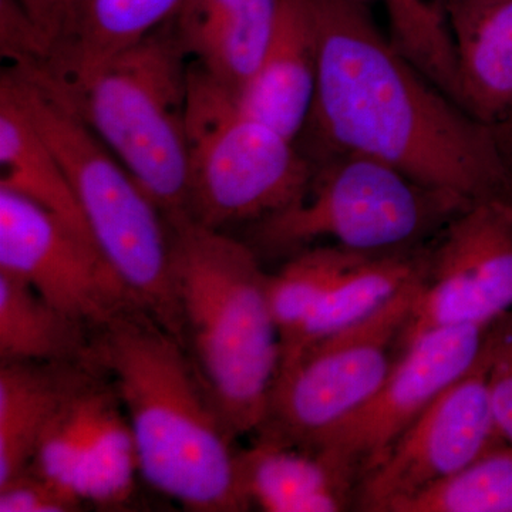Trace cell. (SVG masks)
<instances>
[{
    "instance_id": "obj_29",
    "label": "cell",
    "mask_w": 512,
    "mask_h": 512,
    "mask_svg": "<svg viewBox=\"0 0 512 512\" xmlns=\"http://www.w3.org/2000/svg\"><path fill=\"white\" fill-rule=\"evenodd\" d=\"M495 133H497L498 141L503 147L505 156L508 157L512 165V110L505 117L503 123L495 127Z\"/></svg>"
},
{
    "instance_id": "obj_8",
    "label": "cell",
    "mask_w": 512,
    "mask_h": 512,
    "mask_svg": "<svg viewBox=\"0 0 512 512\" xmlns=\"http://www.w3.org/2000/svg\"><path fill=\"white\" fill-rule=\"evenodd\" d=\"M420 276L379 311L279 367L259 440L308 450L373 396L394 365L392 350L399 348Z\"/></svg>"
},
{
    "instance_id": "obj_22",
    "label": "cell",
    "mask_w": 512,
    "mask_h": 512,
    "mask_svg": "<svg viewBox=\"0 0 512 512\" xmlns=\"http://www.w3.org/2000/svg\"><path fill=\"white\" fill-rule=\"evenodd\" d=\"M0 360L96 363L93 332L0 271Z\"/></svg>"
},
{
    "instance_id": "obj_13",
    "label": "cell",
    "mask_w": 512,
    "mask_h": 512,
    "mask_svg": "<svg viewBox=\"0 0 512 512\" xmlns=\"http://www.w3.org/2000/svg\"><path fill=\"white\" fill-rule=\"evenodd\" d=\"M488 328L434 329L407 343L373 396L308 450L339 458L363 476L443 390L476 366Z\"/></svg>"
},
{
    "instance_id": "obj_7",
    "label": "cell",
    "mask_w": 512,
    "mask_h": 512,
    "mask_svg": "<svg viewBox=\"0 0 512 512\" xmlns=\"http://www.w3.org/2000/svg\"><path fill=\"white\" fill-rule=\"evenodd\" d=\"M467 205L375 158L336 154L315 164L301 200L252 224V234L275 254L320 239L356 254H393L441 231Z\"/></svg>"
},
{
    "instance_id": "obj_19",
    "label": "cell",
    "mask_w": 512,
    "mask_h": 512,
    "mask_svg": "<svg viewBox=\"0 0 512 512\" xmlns=\"http://www.w3.org/2000/svg\"><path fill=\"white\" fill-rule=\"evenodd\" d=\"M0 187L25 195L94 241L59 158L3 73L0 76Z\"/></svg>"
},
{
    "instance_id": "obj_5",
    "label": "cell",
    "mask_w": 512,
    "mask_h": 512,
    "mask_svg": "<svg viewBox=\"0 0 512 512\" xmlns=\"http://www.w3.org/2000/svg\"><path fill=\"white\" fill-rule=\"evenodd\" d=\"M2 73L59 158L101 254L141 309L185 348L173 276V229L164 212L45 84L12 67Z\"/></svg>"
},
{
    "instance_id": "obj_20",
    "label": "cell",
    "mask_w": 512,
    "mask_h": 512,
    "mask_svg": "<svg viewBox=\"0 0 512 512\" xmlns=\"http://www.w3.org/2000/svg\"><path fill=\"white\" fill-rule=\"evenodd\" d=\"M0 360V484L28 470L40 436L83 367Z\"/></svg>"
},
{
    "instance_id": "obj_11",
    "label": "cell",
    "mask_w": 512,
    "mask_h": 512,
    "mask_svg": "<svg viewBox=\"0 0 512 512\" xmlns=\"http://www.w3.org/2000/svg\"><path fill=\"white\" fill-rule=\"evenodd\" d=\"M30 468L101 510H123L140 476L136 443L119 393L99 365H87L40 436Z\"/></svg>"
},
{
    "instance_id": "obj_2",
    "label": "cell",
    "mask_w": 512,
    "mask_h": 512,
    "mask_svg": "<svg viewBox=\"0 0 512 512\" xmlns=\"http://www.w3.org/2000/svg\"><path fill=\"white\" fill-rule=\"evenodd\" d=\"M93 356L130 421L140 476L188 511L249 510L238 481L235 434L187 349L147 313L93 332Z\"/></svg>"
},
{
    "instance_id": "obj_23",
    "label": "cell",
    "mask_w": 512,
    "mask_h": 512,
    "mask_svg": "<svg viewBox=\"0 0 512 512\" xmlns=\"http://www.w3.org/2000/svg\"><path fill=\"white\" fill-rule=\"evenodd\" d=\"M362 255L336 245L309 248L299 251L281 271L269 275V303L281 353L295 340L339 276Z\"/></svg>"
},
{
    "instance_id": "obj_9",
    "label": "cell",
    "mask_w": 512,
    "mask_h": 512,
    "mask_svg": "<svg viewBox=\"0 0 512 512\" xmlns=\"http://www.w3.org/2000/svg\"><path fill=\"white\" fill-rule=\"evenodd\" d=\"M399 348L430 330L488 326L512 312V200L473 202L441 228Z\"/></svg>"
},
{
    "instance_id": "obj_3",
    "label": "cell",
    "mask_w": 512,
    "mask_h": 512,
    "mask_svg": "<svg viewBox=\"0 0 512 512\" xmlns=\"http://www.w3.org/2000/svg\"><path fill=\"white\" fill-rule=\"evenodd\" d=\"M170 225L185 349L232 433H256L281 365L269 275L227 232L191 218Z\"/></svg>"
},
{
    "instance_id": "obj_24",
    "label": "cell",
    "mask_w": 512,
    "mask_h": 512,
    "mask_svg": "<svg viewBox=\"0 0 512 512\" xmlns=\"http://www.w3.org/2000/svg\"><path fill=\"white\" fill-rule=\"evenodd\" d=\"M389 13L392 43L434 86L460 104L446 0H382Z\"/></svg>"
},
{
    "instance_id": "obj_6",
    "label": "cell",
    "mask_w": 512,
    "mask_h": 512,
    "mask_svg": "<svg viewBox=\"0 0 512 512\" xmlns=\"http://www.w3.org/2000/svg\"><path fill=\"white\" fill-rule=\"evenodd\" d=\"M187 146L191 220L221 231L291 207L315 174L298 143L248 114L234 90L194 62Z\"/></svg>"
},
{
    "instance_id": "obj_26",
    "label": "cell",
    "mask_w": 512,
    "mask_h": 512,
    "mask_svg": "<svg viewBox=\"0 0 512 512\" xmlns=\"http://www.w3.org/2000/svg\"><path fill=\"white\" fill-rule=\"evenodd\" d=\"M484 349L495 423L505 443L512 446V312L488 328Z\"/></svg>"
},
{
    "instance_id": "obj_17",
    "label": "cell",
    "mask_w": 512,
    "mask_h": 512,
    "mask_svg": "<svg viewBox=\"0 0 512 512\" xmlns=\"http://www.w3.org/2000/svg\"><path fill=\"white\" fill-rule=\"evenodd\" d=\"M278 5L279 0H184L171 20L191 62L238 93L261 63Z\"/></svg>"
},
{
    "instance_id": "obj_15",
    "label": "cell",
    "mask_w": 512,
    "mask_h": 512,
    "mask_svg": "<svg viewBox=\"0 0 512 512\" xmlns=\"http://www.w3.org/2000/svg\"><path fill=\"white\" fill-rule=\"evenodd\" d=\"M357 473L339 458L256 440L238 451V481L249 507L266 512H339L349 507Z\"/></svg>"
},
{
    "instance_id": "obj_25",
    "label": "cell",
    "mask_w": 512,
    "mask_h": 512,
    "mask_svg": "<svg viewBox=\"0 0 512 512\" xmlns=\"http://www.w3.org/2000/svg\"><path fill=\"white\" fill-rule=\"evenodd\" d=\"M394 512H512V446L494 447Z\"/></svg>"
},
{
    "instance_id": "obj_21",
    "label": "cell",
    "mask_w": 512,
    "mask_h": 512,
    "mask_svg": "<svg viewBox=\"0 0 512 512\" xmlns=\"http://www.w3.org/2000/svg\"><path fill=\"white\" fill-rule=\"evenodd\" d=\"M424 256L409 252L362 255L339 276L295 340L281 353V365L299 353L372 315L423 271Z\"/></svg>"
},
{
    "instance_id": "obj_12",
    "label": "cell",
    "mask_w": 512,
    "mask_h": 512,
    "mask_svg": "<svg viewBox=\"0 0 512 512\" xmlns=\"http://www.w3.org/2000/svg\"><path fill=\"white\" fill-rule=\"evenodd\" d=\"M504 443L491 406L483 349L476 366L443 390L363 474L357 507L394 512Z\"/></svg>"
},
{
    "instance_id": "obj_1",
    "label": "cell",
    "mask_w": 512,
    "mask_h": 512,
    "mask_svg": "<svg viewBox=\"0 0 512 512\" xmlns=\"http://www.w3.org/2000/svg\"><path fill=\"white\" fill-rule=\"evenodd\" d=\"M318 77L306 156L357 154L473 204L512 200V165L495 128L441 92L386 39L367 0H311ZM298 140V141H299Z\"/></svg>"
},
{
    "instance_id": "obj_28",
    "label": "cell",
    "mask_w": 512,
    "mask_h": 512,
    "mask_svg": "<svg viewBox=\"0 0 512 512\" xmlns=\"http://www.w3.org/2000/svg\"><path fill=\"white\" fill-rule=\"evenodd\" d=\"M20 9L32 20L49 46V56L62 39L69 22L73 0H15Z\"/></svg>"
},
{
    "instance_id": "obj_16",
    "label": "cell",
    "mask_w": 512,
    "mask_h": 512,
    "mask_svg": "<svg viewBox=\"0 0 512 512\" xmlns=\"http://www.w3.org/2000/svg\"><path fill=\"white\" fill-rule=\"evenodd\" d=\"M460 106L497 127L512 110V0H446Z\"/></svg>"
},
{
    "instance_id": "obj_10",
    "label": "cell",
    "mask_w": 512,
    "mask_h": 512,
    "mask_svg": "<svg viewBox=\"0 0 512 512\" xmlns=\"http://www.w3.org/2000/svg\"><path fill=\"white\" fill-rule=\"evenodd\" d=\"M0 271L22 279L92 332L144 312L96 242L37 202L2 187Z\"/></svg>"
},
{
    "instance_id": "obj_18",
    "label": "cell",
    "mask_w": 512,
    "mask_h": 512,
    "mask_svg": "<svg viewBox=\"0 0 512 512\" xmlns=\"http://www.w3.org/2000/svg\"><path fill=\"white\" fill-rule=\"evenodd\" d=\"M184 0H73L62 39L45 66L50 82H69L107 62L173 18Z\"/></svg>"
},
{
    "instance_id": "obj_14",
    "label": "cell",
    "mask_w": 512,
    "mask_h": 512,
    "mask_svg": "<svg viewBox=\"0 0 512 512\" xmlns=\"http://www.w3.org/2000/svg\"><path fill=\"white\" fill-rule=\"evenodd\" d=\"M318 77V36L311 0H279L261 63L237 93L242 109L298 143Z\"/></svg>"
},
{
    "instance_id": "obj_27",
    "label": "cell",
    "mask_w": 512,
    "mask_h": 512,
    "mask_svg": "<svg viewBox=\"0 0 512 512\" xmlns=\"http://www.w3.org/2000/svg\"><path fill=\"white\" fill-rule=\"evenodd\" d=\"M79 498L32 468L0 484V512L82 511Z\"/></svg>"
},
{
    "instance_id": "obj_4",
    "label": "cell",
    "mask_w": 512,
    "mask_h": 512,
    "mask_svg": "<svg viewBox=\"0 0 512 512\" xmlns=\"http://www.w3.org/2000/svg\"><path fill=\"white\" fill-rule=\"evenodd\" d=\"M191 59L173 20L89 73L45 84L153 198L168 222L190 217L187 107Z\"/></svg>"
}]
</instances>
